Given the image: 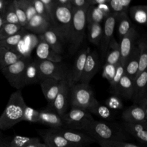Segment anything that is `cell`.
<instances>
[{
  "mask_svg": "<svg viewBox=\"0 0 147 147\" xmlns=\"http://www.w3.org/2000/svg\"><path fill=\"white\" fill-rule=\"evenodd\" d=\"M93 138L95 142L98 141H127L130 139L121 127L119 124L106 121L92 122L83 131Z\"/></svg>",
  "mask_w": 147,
  "mask_h": 147,
  "instance_id": "1",
  "label": "cell"
},
{
  "mask_svg": "<svg viewBox=\"0 0 147 147\" xmlns=\"http://www.w3.org/2000/svg\"><path fill=\"white\" fill-rule=\"evenodd\" d=\"M26 106L21 90L13 92L0 116V130H7L22 121L24 111Z\"/></svg>",
  "mask_w": 147,
  "mask_h": 147,
  "instance_id": "2",
  "label": "cell"
},
{
  "mask_svg": "<svg viewBox=\"0 0 147 147\" xmlns=\"http://www.w3.org/2000/svg\"><path fill=\"white\" fill-rule=\"evenodd\" d=\"M87 9L72 8V22L68 42V52L71 55H74L83 42L87 25L86 17Z\"/></svg>",
  "mask_w": 147,
  "mask_h": 147,
  "instance_id": "3",
  "label": "cell"
},
{
  "mask_svg": "<svg viewBox=\"0 0 147 147\" xmlns=\"http://www.w3.org/2000/svg\"><path fill=\"white\" fill-rule=\"evenodd\" d=\"M72 22V9L59 6L56 3L52 14L51 24L64 44L68 42Z\"/></svg>",
  "mask_w": 147,
  "mask_h": 147,
  "instance_id": "4",
  "label": "cell"
},
{
  "mask_svg": "<svg viewBox=\"0 0 147 147\" xmlns=\"http://www.w3.org/2000/svg\"><path fill=\"white\" fill-rule=\"evenodd\" d=\"M63 127L83 131L95 119L86 110L71 107L61 117Z\"/></svg>",
  "mask_w": 147,
  "mask_h": 147,
  "instance_id": "5",
  "label": "cell"
},
{
  "mask_svg": "<svg viewBox=\"0 0 147 147\" xmlns=\"http://www.w3.org/2000/svg\"><path fill=\"white\" fill-rule=\"evenodd\" d=\"M32 60L30 56H22L16 63L1 69L9 84L17 90L24 87V78L25 68Z\"/></svg>",
  "mask_w": 147,
  "mask_h": 147,
  "instance_id": "6",
  "label": "cell"
},
{
  "mask_svg": "<svg viewBox=\"0 0 147 147\" xmlns=\"http://www.w3.org/2000/svg\"><path fill=\"white\" fill-rule=\"evenodd\" d=\"M36 60L42 80L47 78L60 81L69 80L71 70L65 64L61 62L57 63L37 59Z\"/></svg>",
  "mask_w": 147,
  "mask_h": 147,
  "instance_id": "7",
  "label": "cell"
},
{
  "mask_svg": "<svg viewBox=\"0 0 147 147\" xmlns=\"http://www.w3.org/2000/svg\"><path fill=\"white\" fill-rule=\"evenodd\" d=\"M94 98L93 91L89 84L79 82L72 84L70 95L71 107L87 110Z\"/></svg>",
  "mask_w": 147,
  "mask_h": 147,
  "instance_id": "8",
  "label": "cell"
},
{
  "mask_svg": "<svg viewBox=\"0 0 147 147\" xmlns=\"http://www.w3.org/2000/svg\"><path fill=\"white\" fill-rule=\"evenodd\" d=\"M71 86L69 80H63L60 91L52 103L48 106L47 109L54 111L60 117L64 115L68 111L70 105Z\"/></svg>",
  "mask_w": 147,
  "mask_h": 147,
  "instance_id": "9",
  "label": "cell"
},
{
  "mask_svg": "<svg viewBox=\"0 0 147 147\" xmlns=\"http://www.w3.org/2000/svg\"><path fill=\"white\" fill-rule=\"evenodd\" d=\"M123 122L128 123L147 122V99L140 103H134L123 111Z\"/></svg>",
  "mask_w": 147,
  "mask_h": 147,
  "instance_id": "10",
  "label": "cell"
},
{
  "mask_svg": "<svg viewBox=\"0 0 147 147\" xmlns=\"http://www.w3.org/2000/svg\"><path fill=\"white\" fill-rule=\"evenodd\" d=\"M100 61L98 53L95 51L88 50L83 70L79 83L89 84L91 80L98 71Z\"/></svg>",
  "mask_w": 147,
  "mask_h": 147,
  "instance_id": "11",
  "label": "cell"
},
{
  "mask_svg": "<svg viewBox=\"0 0 147 147\" xmlns=\"http://www.w3.org/2000/svg\"><path fill=\"white\" fill-rule=\"evenodd\" d=\"M55 129L69 144L74 146H88L95 141L82 131L60 127Z\"/></svg>",
  "mask_w": 147,
  "mask_h": 147,
  "instance_id": "12",
  "label": "cell"
},
{
  "mask_svg": "<svg viewBox=\"0 0 147 147\" xmlns=\"http://www.w3.org/2000/svg\"><path fill=\"white\" fill-rule=\"evenodd\" d=\"M104 20L102 36L99 45L102 59H104L108 45L114 37L113 34L116 24V13H111Z\"/></svg>",
  "mask_w": 147,
  "mask_h": 147,
  "instance_id": "13",
  "label": "cell"
},
{
  "mask_svg": "<svg viewBox=\"0 0 147 147\" xmlns=\"http://www.w3.org/2000/svg\"><path fill=\"white\" fill-rule=\"evenodd\" d=\"M138 37V32L136 28L133 26L131 29L121 38L120 44H119L121 52L120 63L123 64L124 67L133 49L136 46L135 42Z\"/></svg>",
  "mask_w": 147,
  "mask_h": 147,
  "instance_id": "14",
  "label": "cell"
},
{
  "mask_svg": "<svg viewBox=\"0 0 147 147\" xmlns=\"http://www.w3.org/2000/svg\"><path fill=\"white\" fill-rule=\"evenodd\" d=\"M119 125L127 134L133 136L141 145L144 146L146 145L147 122L128 123L122 122Z\"/></svg>",
  "mask_w": 147,
  "mask_h": 147,
  "instance_id": "15",
  "label": "cell"
},
{
  "mask_svg": "<svg viewBox=\"0 0 147 147\" xmlns=\"http://www.w3.org/2000/svg\"><path fill=\"white\" fill-rule=\"evenodd\" d=\"M38 134L44 141L46 147H71L73 146L54 129L40 130Z\"/></svg>",
  "mask_w": 147,
  "mask_h": 147,
  "instance_id": "16",
  "label": "cell"
},
{
  "mask_svg": "<svg viewBox=\"0 0 147 147\" xmlns=\"http://www.w3.org/2000/svg\"><path fill=\"white\" fill-rule=\"evenodd\" d=\"M147 71L141 73L134 80L131 100L134 103H140L147 99Z\"/></svg>",
  "mask_w": 147,
  "mask_h": 147,
  "instance_id": "17",
  "label": "cell"
},
{
  "mask_svg": "<svg viewBox=\"0 0 147 147\" xmlns=\"http://www.w3.org/2000/svg\"><path fill=\"white\" fill-rule=\"evenodd\" d=\"M38 38V42L36 49L37 59L57 63L61 62L63 59L62 56L54 51L44 40L39 38Z\"/></svg>",
  "mask_w": 147,
  "mask_h": 147,
  "instance_id": "18",
  "label": "cell"
},
{
  "mask_svg": "<svg viewBox=\"0 0 147 147\" xmlns=\"http://www.w3.org/2000/svg\"><path fill=\"white\" fill-rule=\"evenodd\" d=\"M41 88L48 105H51L60 90L62 81L52 78L44 79L40 83Z\"/></svg>",
  "mask_w": 147,
  "mask_h": 147,
  "instance_id": "19",
  "label": "cell"
},
{
  "mask_svg": "<svg viewBox=\"0 0 147 147\" xmlns=\"http://www.w3.org/2000/svg\"><path fill=\"white\" fill-rule=\"evenodd\" d=\"M38 123L48 126L50 129L63 127L61 117L54 111L47 108L39 111Z\"/></svg>",
  "mask_w": 147,
  "mask_h": 147,
  "instance_id": "20",
  "label": "cell"
},
{
  "mask_svg": "<svg viewBox=\"0 0 147 147\" xmlns=\"http://www.w3.org/2000/svg\"><path fill=\"white\" fill-rule=\"evenodd\" d=\"M38 38H41L46 42L57 53L61 55L63 53L64 44L52 26H51L43 34L39 35Z\"/></svg>",
  "mask_w": 147,
  "mask_h": 147,
  "instance_id": "21",
  "label": "cell"
},
{
  "mask_svg": "<svg viewBox=\"0 0 147 147\" xmlns=\"http://www.w3.org/2000/svg\"><path fill=\"white\" fill-rule=\"evenodd\" d=\"M51 26L52 24L50 21L38 14H36L27 22L24 28L25 30L39 36L43 34Z\"/></svg>",
  "mask_w": 147,
  "mask_h": 147,
  "instance_id": "22",
  "label": "cell"
},
{
  "mask_svg": "<svg viewBox=\"0 0 147 147\" xmlns=\"http://www.w3.org/2000/svg\"><path fill=\"white\" fill-rule=\"evenodd\" d=\"M89 49L90 48L88 47L82 50L76 59L73 68L70 72L69 82L72 84L79 82Z\"/></svg>",
  "mask_w": 147,
  "mask_h": 147,
  "instance_id": "23",
  "label": "cell"
},
{
  "mask_svg": "<svg viewBox=\"0 0 147 147\" xmlns=\"http://www.w3.org/2000/svg\"><path fill=\"white\" fill-rule=\"evenodd\" d=\"M42 81L36 59L32 60L27 65L24 78V86L40 83Z\"/></svg>",
  "mask_w": 147,
  "mask_h": 147,
  "instance_id": "24",
  "label": "cell"
},
{
  "mask_svg": "<svg viewBox=\"0 0 147 147\" xmlns=\"http://www.w3.org/2000/svg\"><path fill=\"white\" fill-rule=\"evenodd\" d=\"M87 111L91 114H92L106 121H112L114 117L113 111L106 105L100 103L95 98L92 100Z\"/></svg>",
  "mask_w": 147,
  "mask_h": 147,
  "instance_id": "25",
  "label": "cell"
},
{
  "mask_svg": "<svg viewBox=\"0 0 147 147\" xmlns=\"http://www.w3.org/2000/svg\"><path fill=\"white\" fill-rule=\"evenodd\" d=\"M139 49L135 46L129 55L125 65V74L133 79H135L138 69Z\"/></svg>",
  "mask_w": 147,
  "mask_h": 147,
  "instance_id": "26",
  "label": "cell"
},
{
  "mask_svg": "<svg viewBox=\"0 0 147 147\" xmlns=\"http://www.w3.org/2000/svg\"><path fill=\"white\" fill-rule=\"evenodd\" d=\"M105 63L117 65L121 60L119 44L113 37L107 47L105 55Z\"/></svg>",
  "mask_w": 147,
  "mask_h": 147,
  "instance_id": "27",
  "label": "cell"
},
{
  "mask_svg": "<svg viewBox=\"0 0 147 147\" xmlns=\"http://www.w3.org/2000/svg\"><path fill=\"white\" fill-rule=\"evenodd\" d=\"M133 83L134 80L125 74L121 78L114 94L130 99L133 93Z\"/></svg>",
  "mask_w": 147,
  "mask_h": 147,
  "instance_id": "28",
  "label": "cell"
},
{
  "mask_svg": "<svg viewBox=\"0 0 147 147\" xmlns=\"http://www.w3.org/2000/svg\"><path fill=\"white\" fill-rule=\"evenodd\" d=\"M22 57L19 53L0 47V69L16 63Z\"/></svg>",
  "mask_w": 147,
  "mask_h": 147,
  "instance_id": "29",
  "label": "cell"
},
{
  "mask_svg": "<svg viewBox=\"0 0 147 147\" xmlns=\"http://www.w3.org/2000/svg\"><path fill=\"white\" fill-rule=\"evenodd\" d=\"M25 29L22 28L16 34L0 41V47L17 52V48L21 40L25 35Z\"/></svg>",
  "mask_w": 147,
  "mask_h": 147,
  "instance_id": "30",
  "label": "cell"
},
{
  "mask_svg": "<svg viewBox=\"0 0 147 147\" xmlns=\"http://www.w3.org/2000/svg\"><path fill=\"white\" fill-rule=\"evenodd\" d=\"M129 13L133 21L140 25H146L147 22V6L136 5L129 9Z\"/></svg>",
  "mask_w": 147,
  "mask_h": 147,
  "instance_id": "31",
  "label": "cell"
},
{
  "mask_svg": "<svg viewBox=\"0 0 147 147\" xmlns=\"http://www.w3.org/2000/svg\"><path fill=\"white\" fill-rule=\"evenodd\" d=\"M116 23H118V33L120 39L133 26L127 13H116Z\"/></svg>",
  "mask_w": 147,
  "mask_h": 147,
  "instance_id": "32",
  "label": "cell"
},
{
  "mask_svg": "<svg viewBox=\"0 0 147 147\" xmlns=\"http://www.w3.org/2000/svg\"><path fill=\"white\" fill-rule=\"evenodd\" d=\"M88 28L87 37L89 41L92 44L99 46L101 41L103 27L99 23L87 24Z\"/></svg>",
  "mask_w": 147,
  "mask_h": 147,
  "instance_id": "33",
  "label": "cell"
},
{
  "mask_svg": "<svg viewBox=\"0 0 147 147\" xmlns=\"http://www.w3.org/2000/svg\"><path fill=\"white\" fill-rule=\"evenodd\" d=\"M139 49L138 69L136 78L147 68V43L145 38H141L138 41L137 45ZM135 78V79H136Z\"/></svg>",
  "mask_w": 147,
  "mask_h": 147,
  "instance_id": "34",
  "label": "cell"
},
{
  "mask_svg": "<svg viewBox=\"0 0 147 147\" xmlns=\"http://www.w3.org/2000/svg\"><path fill=\"white\" fill-rule=\"evenodd\" d=\"M86 22L90 23H99L105 19V17L100 10L95 6H90L86 13Z\"/></svg>",
  "mask_w": 147,
  "mask_h": 147,
  "instance_id": "35",
  "label": "cell"
},
{
  "mask_svg": "<svg viewBox=\"0 0 147 147\" xmlns=\"http://www.w3.org/2000/svg\"><path fill=\"white\" fill-rule=\"evenodd\" d=\"M131 0H110L108 5L111 13H127L129 10Z\"/></svg>",
  "mask_w": 147,
  "mask_h": 147,
  "instance_id": "36",
  "label": "cell"
},
{
  "mask_svg": "<svg viewBox=\"0 0 147 147\" xmlns=\"http://www.w3.org/2000/svg\"><path fill=\"white\" fill-rule=\"evenodd\" d=\"M22 28L20 24H3L0 28V41L16 34Z\"/></svg>",
  "mask_w": 147,
  "mask_h": 147,
  "instance_id": "37",
  "label": "cell"
},
{
  "mask_svg": "<svg viewBox=\"0 0 147 147\" xmlns=\"http://www.w3.org/2000/svg\"><path fill=\"white\" fill-rule=\"evenodd\" d=\"M1 17L2 19L3 24H20L17 17L14 11L13 1H10V3L7 5V7L1 14Z\"/></svg>",
  "mask_w": 147,
  "mask_h": 147,
  "instance_id": "38",
  "label": "cell"
},
{
  "mask_svg": "<svg viewBox=\"0 0 147 147\" xmlns=\"http://www.w3.org/2000/svg\"><path fill=\"white\" fill-rule=\"evenodd\" d=\"M37 138L16 135L9 140L8 147H25L28 144L37 140Z\"/></svg>",
  "mask_w": 147,
  "mask_h": 147,
  "instance_id": "39",
  "label": "cell"
},
{
  "mask_svg": "<svg viewBox=\"0 0 147 147\" xmlns=\"http://www.w3.org/2000/svg\"><path fill=\"white\" fill-rule=\"evenodd\" d=\"M125 75V67L120 62L116 65L115 75L110 83L111 91L114 94L121 78Z\"/></svg>",
  "mask_w": 147,
  "mask_h": 147,
  "instance_id": "40",
  "label": "cell"
},
{
  "mask_svg": "<svg viewBox=\"0 0 147 147\" xmlns=\"http://www.w3.org/2000/svg\"><path fill=\"white\" fill-rule=\"evenodd\" d=\"M18 2L24 10L28 21L37 14L33 6V0H18Z\"/></svg>",
  "mask_w": 147,
  "mask_h": 147,
  "instance_id": "41",
  "label": "cell"
},
{
  "mask_svg": "<svg viewBox=\"0 0 147 147\" xmlns=\"http://www.w3.org/2000/svg\"><path fill=\"white\" fill-rule=\"evenodd\" d=\"M39 111L28 106L25 108L22 121L32 123H38Z\"/></svg>",
  "mask_w": 147,
  "mask_h": 147,
  "instance_id": "42",
  "label": "cell"
},
{
  "mask_svg": "<svg viewBox=\"0 0 147 147\" xmlns=\"http://www.w3.org/2000/svg\"><path fill=\"white\" fill-rule=\"evenodd\" d=\"M105 105L111 110H121L123 107V104L119 97L116 95L109 96L105 102Z\"/></svg>",
  "mask_w": 147,
  "mask_h": 147,
  "instance_id": "43",
  "label": "cell"
},
{
  "mask_svg": "<svg viewBox=\"0 0 147 147\" xmlns=\"http://www.w3.org/2000/svg\"><path fill=\"white\" fill-rule=\"evenodd\" d=\"M13 4L19 24L22 28H24L28 22L25 13L21 5L19 4L18 0H13Z\"/></svg>",
  "mask_w": 147,
  "mask_h": 147,
  "instance_id": "44",
  "label": "cell"
},
{
  "mask_svg": "<svg viewBox=\"0 0 147 147\" xmlns=\"http://www.w3.org/2000/svg\"><path fill=\"white\" fill-rule=\"evenodd\" d=\"M116 65L105 63L103 67L102 76L109 82V83L112 80L115 72Z\"/></svg>",
  "mask_w": 147,
  "mask_h": 147,
  "instance_id": "45",
  "label": "cell"
},
{
  "mask_svg": "<svg viewBox=\"0 0 147 147\" xmlns=\"http://www.w3.org/2000/svg\"><path fill=\"white\" fill-rule=\"evenodd\" d=\"M33 3L37 14L45 18L51 22V18L46 11L45 9L41 0H33Z\"/></svg>",
  "mask_w": 147,
  "mask_h": 147,
  "instance_id": "46",
  "label": "cell"
},
{
  "mask_svg": "<svg viewBox=\"0 0 147 147\" xmlns=\"http://www.w3.org/2000/svg\"><path fill=\"white\" fill-rule=\"evenodd\" d=\"M102 142L111 147H142L127 141H98Z\"/></svg>",
  "mask_w": 147,
  "mask_h": 147,
  "instance_id": "47",
  "label": "cell"
},
{
  "mask_svg": "<svg viewBox=\"0 0 147 147\" xmlns=\"http://www.w3.org/2000/svg\"><path fill=\"white\" fill-rule=\"evenodd\" d=\"M42 3L46 11L51 18H52V14L54 9V7L56 5L55 0H41Z\"/></svg>",
  "mask_w": 147,
  "mask_h": 147,
  "instance_id": "48",
  "label": "cell"
},
{
  "mask_svg": "<svg viewBox=\"0 0 147 147\" xmlns=\"http://www.w3.org/2000/svg\"><path fill=\"white\" fill-rule=\"evenodd\" d=\"M72 8L87 9L90 6L88 0H71Z\"/></svg>",
  "mask_w": 147,
  "mask_h": 147,
  "instance_id": "49",
  "label": "cell"
},
{
  "mask_svg": "<svg viewBox=\"0 0 147 147\" xmlns=\"http://www.w3.org/2000/svg\"><path fill=\"white\" fill-rule=\"evenodd\" d=\"M97 7L100 10V11L103 13L104 14L105 18L109 16L111 13V10L110 9V7L109 6L108 4H102L97 6Z\"/></svg>",
  "mask_w": 147,
  "mask_h": 147,
  "instance_id": "50",
  "label": "cell"
},
{
  "mask_svg": "<svg viewBox=\"0 0 147 147\" xmlns=\"http://www.w3.org/2000/svg\"><path fill=\"white\" fill-rule=\"evenodd\" d=\"M56 3L60 6H63L69 9H72L71 0H55Z\"/></svg>",
  "mask_w": 147,
  "mask_h": 147,
  "instance_id": "51",
  "label": "cell"
},
{
  "mask_svg": "<svg viewBox=\"0 0 147 147\" xmlns=\"http://www.w3.org/2000/svg\"><path fill=\"white\" fill-rule=\"evenodd\" d=\"M110 0H88L89 6H97L102 4H108Z\"/></svg>",
  "mask_w": 147,
  "mask_h": 147,
  "instance_id": "52",
  "label": "cell"
},
{
  "mask_svg": "<svg viewBox=\"0 0 147 147\" xmlns=\"http://www.w3.org/2000/svg\"><path fill=\"white\" fill-rule=\"evenodd\" d=\"M25 147H46L44 143H41L40 142V140L39 138H37L35 141L28 144Z\"/></svg>",
  "mask_w": 147,
  "mask_h": 147,
  "instance_id": "53",
  "label": "cell"
},
{
  "mask_svg": "<svg viewBox=\"0 0 147 147\" xmlns=\"http://www.w3.org/2000/svg\"><path fill=\"white\" fill-rule=\"evenodd\" d=\"M10 2V1L0 0V15L5 11Z\"/></svg>",
  "mask_w": 147,
  "mask_h": 147,
  "instance_id": "54",
  "label": "cell"
},
{
  "mask_svg": "<svg viewBox=\"0 0 147 147\" xmlns=\"http://www.w3.org/2000/svg\"><path fill=\"white\" fill-rule=\"evenodd\" d=\"M9 140L4 138L3 137L0 139V147H8Z\"/></svg>",
  "mask_w": 147,
  "mask_h": 147,
  "instance_id": "55",
  "label": "cell"
},
{
  "mask_svg": "<svg viewBox=\"0 0 147 147\" xmlns=\"http://www.w3.org/2000/svg\"><path fill=\"white\" fill-rule=\"evenodd\" d=\"M97 143L100 145V147H111V146H109V145H107V144H105L102 142H97Z\"/></svg>",
  "mask_w": 147,
  "mask_h": 147,
  "instance_id": "56",
  "label": "cell"
},
{
  "mask_svg": "<svg viewBox=\"0 0 147 147\" xmlns=\"http://www.w3.org/2000/svg\"><path fill=\"white\" fill-rule=\"evenodd\" d=\"M3 24V22L2 19V18H1V16H0V28H1V26Z\"/></svg>",
  "mask_w": 147,
  "mask_h": 147,
  "instance_id": "57",
  "label": "cell"
},
{
  "mask_svg": "<svg viewBox=\"0 0 147 147\" xmlns=\"http://www.w3.org/2000/svg\"><path fill=\"white\" fill-rule=\"evenodd\" d=\"M71 147H90V146H74V145H73Z\"/></svg>",
  "mask_w": 147,
  "mask_h": 147,
  "instance_id": "58",
  "label": "cell"
},
{
  "mask_svg": "<svg viewBox=\"0 0 147 147\" xmlns=\"http://www.w3.org/2000/svg\"><path fill=\"white\" fill-rule=\"evenodd\" d=\"M3 138V135L2 134V132H1V130H0V139L2 138Z\"/></svg>",
  "mask_w": 147,
  "mask_h": 147,
  "instance_id": "59",
  "label": "cell"
}]
</instances>
